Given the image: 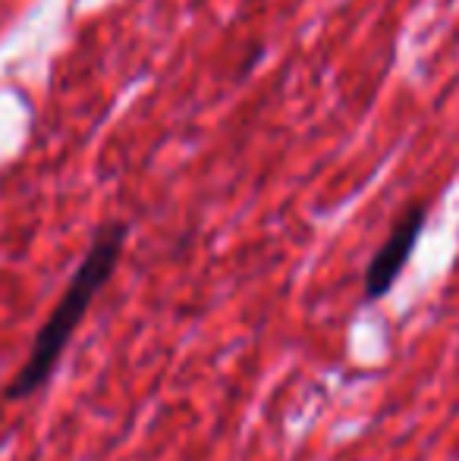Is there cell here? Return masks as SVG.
<instances>
[{"label":"cell","instance_id":"obj_1","mask_svg":"<svg viewBox=\"0 0 459 461\" xmlns=\"http://www.w3.org/2000/svg\"><path fill=\"white\" fill-rule=\"evenodd\" d=\"M126 242H129V223L111 220V223L98 226V232L88 242V251L82 255L79 267L69 276L63 295L57 298L50 314L38 327L25 361L4 386V402H25L54 380L57 365L67 355L76 330L82 327L86 314L92 311V304L98 302V295L107 289V283H111L116 267H120Z\"/></svg>","mask_w":459,"mask_h":461},{"label":"cell","instance_id":"obj_2","mask_svg":"<svg viewBox=\"0 0 459 461\" xmlns=\"http://www.w3.org/2000/svg\"><path fill=\"white\" fill-rule=\"evenodd\" d=\"M425 226H428V204H409L393 220L390 232L378 245V251H374L365 267V276H362V295H365L368 304L390 295L397 279L403 276L406 264L416 255Z\"/></svg>","mask_w":459,"mask_h":461}]
</instances>
